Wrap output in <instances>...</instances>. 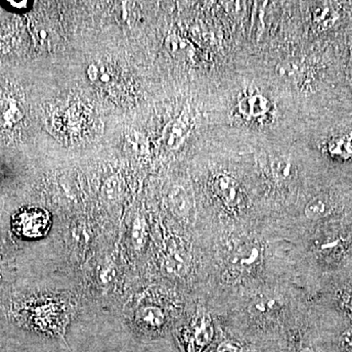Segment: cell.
<instances>
[{
	"label": "cell",
	"instance_id": "7",
	"mask_svg": "<svg viewBox=\"0 0 352 352\" xmlns=\"http://www.w3.org/2000/svg\"><path fill=\"white\" fill-rule=\"evenodd\" d=\"M331 212V203L326 197L318 196L305 206V214L308 219L317 220L327 217Z\"/></svg>",
	"mask_w": 352,
	"mask_h": 352
},
{
	"label": "cell",
	"instance_id": "15",
	"mask_svg": "<svg viewBox=\"0 0 352 352\" xmlns=\"http://www.w3.org/2000/svg\"><path fill=\"white\" fill-rule=\"evenodd\" d=\"M217 352H244L239 344L232 342H223L217 347Z\"/></svg>",
	"mask_w": 352,
	"mask_h": 352
},
{
	"label": "cell",
	"instance_id": "2",
	"mask_svg": "<svg viewBox=\"0 0 352 352\" xmlns=\"http://www.w3.org/2000/svg\"><path fill=\"white\" fill-rule=\"evenodd\" d=\"M214 189L226 207L235 208L240 203V187L231 176L219 175L214 182Z\"/></svg>",
	"mask_w": 352,
	"mask_h": 352
},
{
	"label": "cell",
	"instance_id": "10",
	"mask_svg": "<svg viewBox=\"0 0 352 352\" xmlns=\"http://www.w3.org/2000/svg\"><path fill=\"white\" fill-rule=\"evenodd\" d=\"M214 331L212 326L208 322H204L198 330L196 331L195 338H194V352H200L201 349L208 346L210 340L212 339Z\"/></svg>",
	"mask_w": 352,
	"mask_h": 352
},
{
	"label": "cell",
	"instance_id": "4",
	"mask_svg": "<svg viewBox=\"0 0 352 352\" xmlns=\"http://www.w3.org/2000/svg\"><path fill=\"white\" fill-rule=\"evenodd\" d=\"M240 112L250 119H259L270 111V102L263 95H251L239 102Z\"/></svg>",
	"mask_w": 352,
	"mask_h": 352
},
{
	"label": "cell",
	"instance_id": "12",
	"mask_svg": "<svg viewBox=\"0 0 352 352\" xmlns=\"http://www.w3.org/2000/svg\"><path fill=\"white\" fill-rule=\"evenodd\" d=\"M173 208L176 210V212L179 214H185L187 212V199L185 195V192L182 189L175 190L173 193Z\"/></svg>",
	"mask_w": 352,
	"mask_h": 352
},
{
	"label": "cell",
	"instance_id": "14",
	"mask_svg": "<svg viewBox=\"0 0 352 352\" xmlns=\"http://www.w3.org/2000/svg\"><path fill=\"white\" fill-rule=\"evenodd\" d=\"M338 247H340L339 239H326L319 245L318 249L323 254H330V252L338 250Z\"/></svg>",
	"mask_w": 352,
	"mask_h": 352
},
{
	"label": "cell",
	"instance_id": "13",
	"mask_svg": "<svg viewBox=\"0 0 352 352\" xmlns=\"http://www.w3.org/2000/svg\"><path fill=\"white\" fill-rule=\"evenodd\" d=\"M332 145L333 152H339L338 154L340 155L344 148V156L352 154V136H349V138L338 139V140L333 141Z\"/></svg>",
	"mask_w": 352,
	"mask_h": 352
},
{
	"label": "cell",
	"instance_id": "5",
	"mask_svg": "<svg viewBox=\"0 0 352 352\" xmlns=\"http://www.w3.org/2000/svg\"><path fill=\"white\" fill-rule=\"evenodd\" d=\"M138 322L142 328L149 331H157L163 327L166 320L161 308L150 305L138 310Z\"/></svg>",
	"mask_w": 352,
	"mask_h": 352
},
{
	"label": "cell",
	"instance_id": "8",
	"mask_svg": "<svg viewBox=\"0 0 352 352\" xmlns=\"http://www.w3.org/2000/svg\"><path fill=\"white\" fill-rule=\"evenodd\" d=\"M164 270L171 275L183 276L186 274L188 266L179 252H173L164 261Z\"/></svg>",
	"mask_w": 352,
	"mask_h": 352
},
{
	"label": "cell",
	"instance_id": "16",
	"mask_svg": "<svg viewBox=\"0 0 352 352\" xmlns=\"http://www.w3.org/2000/svg\"><path fill=\"white\" fill-rule=\"evenodd\" d=\"M340 346L346 351H352V328L346 330L340 337Z\"/></svg>",
	"mask_w": 352,
	"mask_h": 352
},
{
	"label": "cell",
	"instance_id": "3",
	"mask_svg": "<svg viewBox=\"0 0 352 352\" xmlns=\"http://www.w3.org/2000/svg\"><path fill=\"white\" fill-rule=\"evenodd\" d=\"M259 258H261V249L258 245L247 244L238 248L231 254L229 264L234 270H250L258 264Z\"/></svg>",
	"mask_w": 352,
	"mask_h": 352
},
{
	"label": "cell",
	"instance_id": "11",
	"mask_svg": "<svg viewBox=\"0 0 352 352\" xmlns=\"http://www.w3.org/2000/svg\"><path fill=\"white\" fill-rule=\"evenodd\" d=\"M302 71V66L300 62L295 60H288V61L281 62L277 65V75L283 78H295L300 75Z\"/></svg>",
	"mask_w": 352,
	"mask_h": 352
},
{
	"label": "cell",
	"instance_id": "6",
	"mask_svg": "<svg viewBox=\"0 0 352 352\" xmlns=\"http://www.w3.org/2000/svg\"><path fill=\"white\" fill-rule=\"evenodd\" d=\"M281 302L274 296H261L254 298L250 303L249 310L252 315L258 317H267L274 314L279 309Z\"/></svg>",
	"mask_w": 352,
	"mask_h": 352
},
{
	"label": "cell",
	"instance_id": "1",
	"mask_svg": "<svg viewBox=\"0 0 352 352\" xmlns=\"http://www.w3.org/2000/svg\"><path fill=\"white\" fill-rule=\"evenodd\" d=\"M51 226L50 214L41 208H25L13 219L14 232L25 239H38L47 234Z\"/></svg>",
	"mask_w": 352,
	"mask_h": 352
},
{
	"label": "cell",
	"instance_id": "19",
	"mask_svg": "<svg viewBox=\"0 0 352 352\" xmlns=\"http://www.w3.org/2000/svg\"><path fill=\"white\" fill-rule=\"evenodd\" d=\"M300 352H315L314 349H310V347H305V349H302Z\"/></svg>",
	"mask_w": 352,
	"mask_h": 352
},
{
	"label": "cell",
	"instance_id": "18",
	"mask_svg": "<svg viewBox=\"0 0 352 352\" xmlns=\"http://www.w3.org/2000/svg\"><path fill=\"white\" fill-rule=\"evenodd\" d=\"M8 3L11 4V6L15 9H25L28 7V1L20 2V3H16V2L9 1Z\"/></svg>",
	"mask_w": 352,
	"mask_h": 352
},
{
	"label": "cell",
	"instance_id": "17",
	"mask_svg": "<svg viewBox=\"0 0 352 352\" xmlns=\"http://www.w3.org/2000/svg\"><path fill=\"white\" fill-rule=\"evenodd\" d=\"M346 308L347 311L352 314V291L351 293L347 294V296L346 298Z\"/></svg>",
	"mask_w": 352,
	"mask_h": 352
},
{
	"label": "cell",
	"instance_id": "9",
	"mask_svg": "<svg viewBox=\"0 0 352 352\" xmlns=\"http://www.w3.org/2000/svg\"><path fill=\"white\" fill-rule=\"evenodd\" d=\"M271 168H272V173L275 178L279 180V182H288V180L291 179L292 176H293V164H292L288 157H277V159L272 162Z\"/></svg>",
	"mask_w": 352,
	"mask_h": 352
}]
</instances>
